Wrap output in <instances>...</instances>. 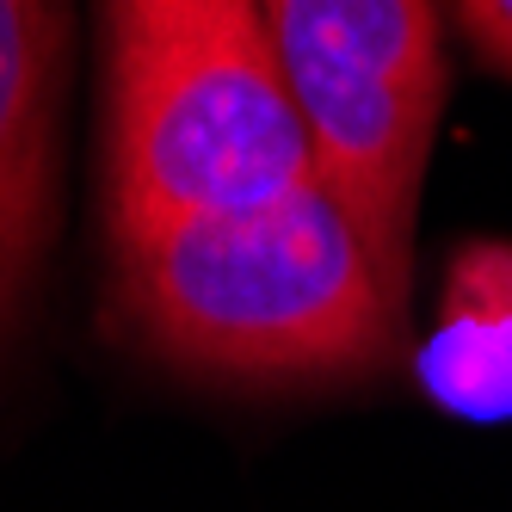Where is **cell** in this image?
Instances as JSON below:
<instances>
[{
    "instance_id": "cell-1",
    "label": "cell",
    "mask_w": 512,
    "mask_h": 512,
    "mask_svg": "<svg viewBox=\"0 0 512 512\" xmlns=\"http://www.w3.org/2000/svg\"><path fill=\"white\" fill-rule=\"evenodd\" d=\"M118 303L155 352L216 377H364L408 321L321 186L118 241Z\"/></svg>"
},
{
    "instance_id": "cell-2",
    "label": "cell",
    "mask_w": 512,
    "mask_h": 512,
    "mask_svg": "<svg viewBox=\"0 0 512 512\" xmlns=\"http://www.w3.org/2000/svg\"><path fill=\"white\" fill-rule=\"evenodd\" d=\"M118 241L315 186L260 0H105Z\"/></svg>"
},
{
    "instance_id": "cell-3",
    "label": "cell",
    "mask_w": 512,
    "mask_h": 512,
    "mask_svg": "<svg viewBox=\"0 0 512 512\" xmlns=\"http://www.w3.org/2000/svg\"><path fill=\"white\" fill-rule=\"evenodd\" d=\"M56 93L62 0H0V327L50 235Z\"/></svg>"
},
{
    "instance_id": "cell-4",
    "label": "cell",
    "mask_w": 512,
    "mask_h": 512,
    "mask_svg": "<svg viewBox=\"0 0 512 512\" xmlns=\"http://www.w3.org/2000/svg\"><path fill=\"white\" fill-rule=\"evenodd\" d=\"M420 383L463 420H512V247L482 241L457 253Z\"/></svg>"
},
{
    "instance_id": "cell-5",
    "label": "cell",
    "mask_w": 512,
    "mask_h": 512,
    "mask_svg": "<svg viewBox=\"0 0 512 512\" xmlns=\"http://www.w3.org/2000/svg\"><path fill=\"white\" fill-rule=\"evenodd\" d=\"M278 50H309L445 105V44L432 0H260Z\"/></svg>"
},
{
    "instance_id": "cell-6",
    "label": "cell",
    "mask_w": 512,
    "mask_h": 512,
    "mask_svg": "<svg viewBox=\"0 0 512 512\" xmlns=\"http://www.w3.org/2000/svg\"><path fill=\"white\" fill-rule=\"evenodd\" d=\"M469 44L482 50L500 75H512V0H457Z\"/></svg>"
}]
</instances>
